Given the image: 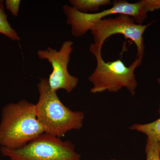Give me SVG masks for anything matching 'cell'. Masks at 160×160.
I'll use <instances>...</instances> for the list:
<instances>
[{"mask_svg":"<svg viewBox=\"0 0 160 160\" xmlns=\"http://www.w3.org/2000/svg\"><path fill=\"white\" fill-rule=\"evenodd\" d=\"M43 133L35 104L22 100L3 107L0 122L1 147L20 149Z\"/></svg>","mask_w":160,"mask_h":160,"instance_id":"obj_1","label":"cell"},{"mask_svg":"<svg viewBox=\"0 0 160 160\" xmlns=\"http://www.w3.org/2000/svg\"><path fill=\"white\" fill-rule=\"evenodd\" d=\"M39 98L35 104L38 121L44 132L62 138L69 132L82 128L85 114L65 106L57 92L52 90L47 78H41L38 83Z\"/></svg>","mask_w":160,"mask_h":160,"instance_id":"obj_2","label":"cell"},{"mask_svg":"<svg viewBox=\"0 0 160 160\" xmlns=\"http://www.w3.org/2000/svg\"><path fill=\"white\" fill-rule=\"evenodd\" d=\"M102 49L94 43L89 46V51L97 62L95 69L88 78L92 85L90 92L93 94L105 91L116 92L125 88L132 96L134 95L138 86L134 72L142 65L143 59L136 58L128 66L120 59L106 62L102 57Z\"/></svg>","mask_w":160,"mask_h":160,"instance_id":"obj_3","label":"cell"},{"mask_svg":"<svg viewBox=\"0 0 160 160\" xmlns=\"http://www.w3.org/2000/svg\"><path fill=\"white\" fill-rule=\"evenodd\" d=\"M0 152L10 160H81V155L71 142L45 132L22 148L0 147Z\"/></svg>","mask_w":160,"mask_h":160,"instance_id":"obj_4","label":"cell"},{"mask_svg":"<svg viewBox=\"0 0 160 160\" xmlns=\"http://www.w3.org/2000/svg\"><path fill=\"white\" fill-rule=\"evenodd\" d=\"M142 1L130 3L124 0H115L110 8L98 12L84 13L67 5L63 6V10L66 15V23L71 26L72 34L80 38L91 31L101 20L112 15L129 16L137 24H142L147 17Z\"/></svg>","mask_w":160,"mask_h":160,"instance_id":"obj_5","label":"cell"},{"mask_svg":"<svg viewBox=\"0 0 160 160\" xmlns=\"http://www.w3.org/2000/svg\"><path fill=\"white\" fill-rule=\"evenodd\" d=\"M153 22L146 25L137 24L133 18L124 14L118 15L114 18H105L101 20L91 30L94 44L100 48L106 40L112 35H122L131 40L137 49V58L143 59L145 46L143 34Z\"/></svg>","mask_w":160,"mask_h":160,"instance_id":"obj_6","label":"cell"},{"mask_svg":"<svg viewBox=\"0 0 160 160\" xmlns=\"http://www.w3.org/2000/svg\"><path fill=\"white\" fill-rule=\"evenodd\" d=\"M73 45L72 41H66L59 50L48 47L45 50L37 52L40 59L48 60L51 64L52 70L48 82L52 90L55 92L63 89L70 93L78 86V78L70 74L68 69Z\"/></svg>","mask_w":160,"mask_h":160,"instance_id":"obj_7","label":"cell"},{"mask_svg":"<svg viewBox=\"0 0 160 160\" xmlns=\"http://www.w3.org/2000/svg\"><path fill=\"white\" fill-rule=\"evenodd\" d=\"M69 2L72 7L84 13L95 12L101 7L112 6V3L110 0H70Z\"/></svg>","mask_w":160,"mask_h":160,"instance_id":"obj_8","label":"cell"},{"mask_svg":"<svg viewBox=\"0 0 160 160\" xmlns=\"http://www.w3.org/2000/svg\"><path fill=\"white\" fill-rule=\"evenodd\" d=\"M129 129L146 135L148 138L160 143V118L150 123L133 124Z\"/></svg>","mask_w":160,"mask_h":160,"instance_id":"obj_9","label":"cell"},{"mask_svg":"<svg viewBox=\"0 0 160 160\" xmlns=\"http://www.w3.org/2000/svg\"><path fill=\"white\" fill-rule=\"evenodd\" d=\"M0 33L5 35L12 41L20 40L19 36L17 32L12 28L8 22L7 15L4 10L2 1H0Z\"/></svg>","mask_w":160,"mask_h":160,"instance_id":"obj_10","label":"cell"},{"mask_svg":"<svg viewBox=\"0 0 160 160\" xmlns=\"http://www.w3.org/2000/svg\"><path fill=\"white\" fill-rule=\"evenodd\" d=\"M145 151L146 160H160V143L155 140L147 138Z\"/></svg>","mask_w":160,"mask_h":160,"instance_id":"obj_11","label":"cell"},{"mask_svg":"<svg viewBox=\"0 0 160 160\" xmlns=\"http://www.w3.org/2000/svg\"><path fill=\"white\" fill-rule=\"evenodd\" d=\"M21 1L20 0H6L5 4L6 8L14 17H18L19 11Z\"/></svg>","mask_w":160,"mask_h":160,"instance_id":"obj_12","label":"cell"},{"mask_svg":"<svg viewBox=\"0 0 160 160\" xmlns=\"http://www.w3.org/2000/svg\"><path fill=\"white\" fill-rule=\"evenodd\" d=\"M146 12L160 9V0H143Z\"/></svg>","mask_w":160,"mask_h":160,"instance_id":"obj_13","label":"cell"},{"mask_svg":"<svg viewBox=\"0 0 160 160\" xmlns=\"http://www.w3.org/2000/svg\"><path fill=\"white\" fill-rule=\"evenodd\" d=\"M158 84H159V85H160V77L158 79ZM158 112H159V114L160 115V105L159 106V109H158Z\"/></svg>","mask_w":160,"mask_h":160,"instance_id":"obj_14","label":"cell"},{"mask_svg":"<svg viewBox=\"0 0 160 160\" xmlns=\"http://www.w3.org/2000/svg\"><path fill=\"white\" fill-rule=\"evenodd\" d=\"M110 160H121L116 159H111Z\"/></svg>","mask_w":160,"mask_h":160,"instance_id":"obj_15","label":"cell"}]
</instances>
